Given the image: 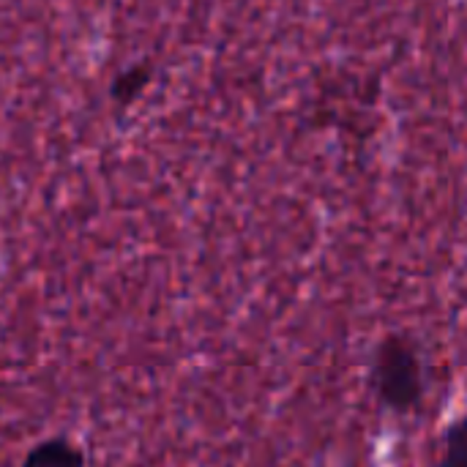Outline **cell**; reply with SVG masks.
Segmentation results:
<instances>
[{
  "label": "cell",
  "mask_w": 467,
  "mask_h": 467,
  "mask_svg": "<svg viewBox=\"0 0 467 467\" xmlns=\"http://www.w3.org/2000/svg\"><path fill=\"white\" fill-rule=\"evenodd\" d=\"M22 467H88L85 451L66 435L38 441L22 460Z\"/></svg>",
  "instance_id": "7a4b0ae2"
},
{
  "label": "cell",
  "mask_w": 467,
  "mask_h": 467,
  "mask_svg": "<svg viewBox=\"0 0 467 467\" xmlns=\"http://www.w3.org/2000/svg\"><path fill=\"white\" fill-rule=\"evenodd\" d=\"M435 467H467V416L457 419L441 441V454Z\"/></svg>",
  "instance_id": "3957f363"
},
{
  "label": "cell",
  "mask_w": 467,
  "mask_h": 467,
  "mask_svg": "<svg viewBox=\"0 0 467 467\" xmlns=\"http://www.w3.org/2000/svg\"><path fill=\"white\" fill-rule=\"evenodd\" d=\"M148 79H150V71L148 68H129L126 74H120L118 79H115V88H112V96L118 99V101H131L145 85H148Z\"/></svg>",
  "instance_id": "277c9868"
},
{
  "label": "cell",
  "mask_w": 467,
  "mask_h": 467,
  "mask_svg": "<svg viewBox=\"0 0 467 467\" xmlns=\"http://www.w3.org/2000/svg\"><path fill=\"white\" fill-rule=\"evenodd\" d=\"M369 386L378 405L386 413L391 416L416 413L427 394L424 361L419 348L402 334H391L380 339L369 364Z\"/></svg>",
  "instance_id": "6da1fadb"
}]
</instances>
